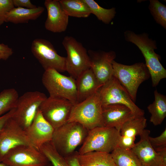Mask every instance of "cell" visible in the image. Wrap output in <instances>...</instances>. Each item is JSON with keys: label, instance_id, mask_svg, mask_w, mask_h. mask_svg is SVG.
I'll return each instance as SVG.
<instances>
[{"label": "cell", "instance_id": "obj_10", "mask_svg": "<svg viewBox=\"0 0 166 166\" xmlns=\"http://www.w3.org/2000/svg\"><path fill=\"white\" fill-rule=\"evenodd\" d=\"M2 162L7 166H46L50 164L39 150L26 145L18 146L10 150Z\"/></svg>", "mask_w": 166, "mask_h": 166}, {"label": "cell", "instance_id": "obj_34", "mask_svg": "<svg viewBox=\"0 0 166 166\" xmlns=\"http://www.w3.org/2000/svg\"><path fill=\"white\" fill-rule=\"evenodd\" d=\"M13 1L14 7L32 9L37 7L33 4L30 0H13Z\"/></svg>", "mask_w": 166, "mask_h": 166}, {"label": "cell", "instance_id": "obj_6", "mask_svg": "<svg viewBox=\"0 0 166 166\" xmlns=\"http://www.w3.org/2000/svg\"><path fill=\"white\" fill-rule=\"evenodd\" d=\"M120 135V132L114 128L98 127L89 130L78 154L94 151L111 152L117 147Z\"/></svg>", "mask_w": 166, "mask_h": 166}, {"label": "cell", "instance_id": "obj_14", "mask_svg": "<svg viewBox=\"0 0 166 166\" xmlns=\"http://www.w3.org/2000/svg\"><path fill=\"white\" fill-rule=\"evenodd\" d=\"M91 68L99 83L102 85L109 79L113 74L112 62L116 57L113 51L105 52L89 50Z\"/></svg>", "mask_w": 166, "mask_h": 166}, {"label": "cell", "instance_id": "obj_30", "mask_svg": "<svg viewBox=\"0 0 166 166\" xmlns=\"http://www.w3.org/2000/svg\"><path fill=\"white\" fill-rule=\"evenodd\" d=\"M149 142L155 151L157 152L166 149V128L159 136L153 137L149 136Z\"/></svg>", "mask_w": 166, "mask_h": 166}, {"label": "cell", "instance_id": "obj_36", "mask_svg": "<svg viewBox=\"0 0 166 166\" xmlns=\"http://www.w3.org/2000/svg\"><path fill=\"white\" fill-rule=\"evenodd\" d=\"M15 110L14 108L7 113L0 117V129L4 125L6 121L12 117Z\"/></svg>", "mask_w": 166, "mask_h": 166}, {"label": "cell", "instance_id": "obj_11", "mask_svg": "<svg viewBox=\"0 0 166 166\" xmlns=\"http://www.w3.org/2000/svg\"><path fill=\"white\" fill-rule=\"evenodd\" d=\"M73 105L66 99L49 96L42 103L39 109L55 129L68 122Z\"/></svg>", "mask_w": 166, "mask_h": 166}, {"label": "cell", "instance_id": "obj_20", "mask_svg": "<svg viewBox=\"0 0 166 166\" xmlns=\"http://www.w3.org/2000/svg\"><path fill=\"white\" fill-rule=\"evenodd\" d=\"M44 10L45 8L41 6L32 9L14 7L6 15L5 22L15 24L27 23L30 20L37 19Z\"/></svg>", "mask_w": 166, "mask_h": 166}, {"label": "cell", "instance_id": "obj_32", "mask_svg": "<svg viewBox=\"0 0 166 166\" xmlns=\"http://www.w3.org/2000/svg\"><path fill=\"white\" fill-rule=\"evenodd\" d=\"M136 137H129L122 136H119L117 147L126 150H131L135 143Z\"/></svg>", "mask_w": 166, "mask_h": 166}, {"label": "cell", "instance_id": "obj_35", "mask_svg": "<svg viewBox=\"0 0 166 166\" xmlns=\"http://www.w3.org/2000/svg\"><path fill=\"white\" fill-rule=\"evenodd\" d=\"M78 153L75 151L71 155L64 157L70 166H80L78 160Z\"/></svg>", "mask_w": 166, "mask_h": 166}, {"label": "cell", "instance_id": "obj_29", "mask_svg": "<svg viewBox=\"0 0 166 166\" xmlns=\"http://www.w3.org/2000/svg\"><path fill=\"white\" fill-rule=\"evenodd\" d=\"M149 9L156 22L166 28V6L157 0H150Z\"/></svg>", "mask_w": 166, "mask_h": 166}, {"label": "cell", "instance_id": "obj_28", "mask_svg": "<svg viewBox=\"0 0 166 166\" xmlns=\"http://www.w3.org/2000/svg\"><path fill=\"white\" fill-rule=\"evenodd\" d=\"M39 150L47 158L52 166H70L65 158L57 152L51 141L42 144Z\"/></svg>", "mask_w": 166, "mask_h": 166}, {"label": "cell", "instance_id": "obj_16", "mask_svg": "<svg viewBox=\"0 0 166 166\" xmlns=\"http://www.w3.org/2000/svg\"><path fill=\"white\" fill-rule=\"evenodd\" d=\"M149 130L144 129L140 135V140L131 151L139 160L142 166H166V161L154 150L149 140Z\"/></svg>", "mask_w": 166, "mask_h": 166}, {"label": "cell", "instance_id": "obj_7", "mask_svg": "<svg viewBox=\"0 0 166 166\" xmlns=\"http://www.w3.org/2000/svg\"><path fill=\"white\" fill-rule=\"evenodd\" d=\"M62 44L67 54L65 57V71L76 80L91 68L88 51L81 42L71 36H65Z\"/></svg>", "mask_w": 166, "mask_h": 166}, {"label": "cell", "instance_id": "obj_4", "mask_svg": "<svg viewBox=\"0 0 166 166\" xmlns=\"http://www.w3.org/2000/svg\"><path fill=\"white\" fill-rule=\"evenodd\" d=\"M102 105L98 91L73 105L68 122L78 123L89 131L102 126Z\"/></svg>", "mask_w": 166, "mask_h": 166}, {"label": "cell", "instance_id": "obj_13", "mask_svg": "<svg viewBox=\"0 0 166 166\" xmlns=\"http://www.w3.org/2000/svg\"><path fill=\"white\" fill-rule=\"evenodd\" d=\"M22 145L33 146L25 130L11 117L0 129V162L10 150Z\"/></svg>", "mask_w": 166, "mask_h": 166}, {"label": "cell", "instance_id": "obj_18", "mask_svg": "<svg viewBox=\"0 0 166 166\" xmlns=\"http://www.w3.org/2000/svg\"><path fill=\"white\" fill-rule=\"evenodd\" d=\"M134 116L128 107L123 105L113 104L103 106L102 126L114 128L120 132L122 124Z\"/></svg>", "mask_w": 166, "mask_h": 166}, {"label": "cell", "instance_id": "obj_12", "mask_svg": "<svg viewBox=\"0 0 166 166\" xmlns=\"http://www.w3.org/2000/svg\"><path fill=\"white\" fill-rule=\"evenodd\" d=\"M31 50L45 70L53 69L61 73L65 71V57L59 55L49 41L37 38L32 42Z\"/></svg>", "mask_w": 166, "mask_h": 166}, {"label": "cell", "instance_id": "obj_17", "mask_svg": "<svg viewBox=\"0 0 166 166\" xmlns=\"http://www.w3.org/2000/svg\"><path fill=\"white\" fill-rule=\"evenodd\" d=\"M47 16L45 23V29L54 33L65 31L69 23V16L62 9L59 0H45L44 3Z\"/></svg>", "mask_w": 166, "mask_h": 166}, {"label": "cell", "instance_id": "obj_24", "mask_svg": "<svg viewBox=\"0 0 166 166\" xmlns=\"http://www.w3.org/2000/svg\"><path fill=\"white\" fill-rule=\"evenodd\" d=\"M61 6L69 16L81 18L88 17L91 14L83 0H59Z\"/></svg>", "mask_w": 166, "mask_h": 166}, {"label": "cell", "instance_id": "obj_21", "mask_svg": "<svg viewBox=\"0 0 166 166\" xmlns=\"http://www.w3.org/2000/svg\"><path fill=\"white\" fill-rule=\"evenodd\" d=\"M80 166H116L110 153L91 152L78 155Z\"/></svg>", "mask_w": 166, "mask_h": 166}, {"label": "cell", "instance_id": "obj_8", "mask_svg": "<svg viewBox=\"0 0 166 166\" xmlns=\"http://www.w3.org/2000/svg\"><path fill=\"white\" fill-rule=\"evenodd\" d=\"M98 92L102 106L122 104L128 107L136 116L144 115V111L135 104L126 89L113 76L100 87Z\"/></svg>", "mask_w": 166, "mask_h": 166}, {"label": "cell", "instance_id": "obj_2", "mask_svg": "<svg viewBox=\"0 0 166 166\" xmlns=\"http://www.w3.org/2000/svg\"><path fill=\"white\" fill-rule=\"evenodd\" d=\"M89 130L80 123H67L54 129L51 141L57 152L64 157L74 152L82 144Z\"/></svg>", "mask_w": 166, "mask_h": 166}, {"label": "cell", "instance_id": "obj_25", "mask_svg": "<svg viewBox=\"0 0 166 166\" xmlns=\"http://www.w3.org/2000/svg\"><path fill=\"white\" fill-rule=\"evenodd\" d=\"M110 154L116 166H142L139 160L131 150L117 147Z\"/></svg>", "mask_w": 166, "mask_h": 166}, {"label": "cell", "instance_id": "obj_26", "mask_svg": "<svg viewBox=\"0 0 166 166\" xmlns=\"http://www.w3.org/2000/svg\"><path fill=\"white\" fill-rule=\"evenodd\" d=\"M19 97L17 91L13 88L5 89L0 93V117L15 108Z\"/></svg>", "mask_w": 166, "mask_h": 166}, {"label": "cell", "instance_id": "obj_9", "mask_svg": "<svg viewBox=\"0 0 166 166\" xmlns=\"http://www.w3.org/2000/svg\"><path fill=\"white\" fill-rule=\"evenodd\" d=\"M47 97L44 93L38 91L25 93L18 98L12 118L26 129L32 122L41 104Z\"/></svg>", "mask_w": 166, "mask_h": 166}, {"label": "cell", "instance_id": "obj_38", "mask_svg": "<svg viewBox=\"0 0 166 166\" xmlns=\"http://www.w3.org/2000/svg\"><path fill=\"white\" fill-rule=\"evenodd\" d=\"M52 166V165H51V164H50L49 165H48L47 166Z\"/></svg>", "mask_w": 166, "mask_h": 166}, {"label": "cell", "instance_id": "obj_31", "mask_svg": "<svg viewBox=\"0 0 166 166\" xmlns=\"http://www.w3.org/2000/svg\"><path fill=\"white\" fill-rule=\"evenodd\" d=\"M14 7L13 0H0V26L5 22L6 15Z\"/></svg>", "mask_w": 166, "mask_h": 166}, {"label": "cell", "instance_id": "obj_33", "mask_svg": "<svg viewBox=\"0 0 166 166\" xmlns=\"http://www.w3.org/2000/svg\"><path fill=\"white\" fill-rule=\"evenodd\" d=\"M12 49L8 45L0 43V60H6L13 54Z\"/></svg>", "mask_w": 166, "mask_h": 166}, {"label": "cell", "instance_id": "obj_15", "mask_svg": "<svg viewBox=\"0 0 166 166\" xmlns=\"http://www.w3.org/2000/svg\"><path fill=\"white\" fill-rule=\"evenodd\" d=\"M54 130L39 109L31 124L25 130L32 144L38 150L42 144L51 141Z\"/></svg>", "mask_w": 166, "mask_h": 166}, {"label": "cell", "instance_id": "obj_3", "mask_svg": "<svg viewBox=\"0 0 166 166\" xmlns=\"http://www.w3.org/2000/svg\"><path fill=\"white\" fill-rule=\"evenodd\" d=\"M112 65L113 76L118 80L135 102L139 87L150 77L145 64L138 62L131 65H126L114 60Z\"/></svg>", "mask_w": 166, "mask_h": 166}, {"label": "cell", "instance_id": "obj_22", "mask_svg": "<svg viewBox=\"0 0 166 166\" xmlns=\"http://www.w3.org/2000/svg\"><path fill=\"white\" fill-rule=\"evenodd\" d=\"M154 101L147 107L151 114L150 121L155 126L161 124L166 117V97L158 92H154Z\"/></svg>", "mask_w": 166, "mask_h": 166}, {"label": "cell", "instance_id": "obj_19", "mask_svg": "<svg viewBox=\"0 0 166 166\" xmlns=\"http://www.w3.org/2000/svg\"><path fill=\"white\" fill-rule=\"evenodd\" d=\"M77 103L82 102L97 92L102 85L91 68L82 73L76 79Z\"/></svg>", "mask_w": 166, "mask_h": 166}, {"label": "cell", "instance_id": "obj_1", "mask_svg": "<svg viewBox=\"0 0 166 166\" xmlns=\"http://www.w3.org/2000/svg\"><path fill=\"white\" fill-rule=\"evenodd\" d=\"M125 40L135 44L140 49L145 61V65L151 77L153 87L166 78V70L160 61V57L154 51L157 49L155 41L149 38L146 33L136 34L131 30L124 32Z\"/></svg>", "mask_w": 166, "mask_h": 166}, {"label": "cell", "instance_id": "obj_27", "mask_svg": "<svg viewBox=\"0 0 166 166\" xmlns=\"http://www.w3.org/2000/svg\"><path fill=\"white\" fill-rule=\"evenodd\" d=\"M88 6L91 14L105 24H109L116 14V8L105 9L100 6L93 0H83Z\"/></svg>", "mask_w": 166, "mask_h": 166}, {"label": "cell", "instance_id": "obj_5", "mask_svg": "<svg viewBox=\"0 0 166 166\" xmlns=\"http://www.w3.org/2000/svg\"><path fill=\"white\" fill-rule=\"evenodd\" d=\"M42 82L49 96L66 99L73 105L77 103L76 80L72 77L50 69L45 71Z\"/></svg>", "mask_w": 166, "mask_h": 166}, {"label": "cell", "instance_id": "obj_37", "mask_svg": "<svg viewBox=\"0 0 166 166\" xmlns=\"http://www.w3.org/2000/svg\"><path fill=\"white\" fill-rule=\"evenodd\" d=\"M0 166H7L6 164L0 162Z\"/></svg>", "mask_w": 166, "mask_h": 166}, {"label": "cell", "instance_id": "obj_23", "mask_svg": "<svg viewBox=\"0 0 166 166\" xmlns=\"http://www.w3.org/2000/svg\"><path fill=\"white\" fill-rule=\"evenodd\" d=\"M146 121L144 115L134 116L122 124L120 131V135L129 137L140 136L147 126Z\"/></svg>", "mask_w": 166, "mask_h": 166}]
</instances>
